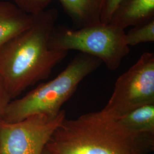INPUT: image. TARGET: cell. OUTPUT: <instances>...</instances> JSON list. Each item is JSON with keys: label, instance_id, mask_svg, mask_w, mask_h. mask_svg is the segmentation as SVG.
Instances as JSON below:
<instances>
[{"label": "cell", "instance_id": "obj_6", "mask_svg": "<svg viewBox=\"0 0 154 154\" xmlns=\"http://www.w3.org/2000/svg\"><path fill=\"white\" fill-rule=\"evenodd\" d=\"M66 118L36 114L15 122L0 119V154H42L55 129Z\"/></svg>", "mask_w": 154, "mask_h": 154}, {"label": "cell", "instance_id": "obj_3", "mask_svg": "<svg viewBox=\"0 0 154 154\" xmlns=\"http://www.w3.org/2000/svg\"><path fill=\"white\" fill-rule=\"evenodd\" d=\"M102 63L97 58L79 53L54 79L39 85L21 98L11 100L2 119L15 122L36 114L57 116L79 83Z\"/></svg>", "mask_w": 154, "mask_h": 154}, {"label": "cell", "instance_id": "obj_15", "mask_svg": "<svg viewBox=\"0 0 154 154\" xmlns=\"http://www.w3.org/2000/svg\"><path fill=\"white\" fill-rule=\"evenodd\" d=\"M42 154H51L50 152L47 149H45L44 150V151H43V153Z\"/></svg>", "mask_w": 154, "mask_h": 154}, {"label": "cell", "instance_id": "obj_7", "mask_svg": "<svg viewBox=\"0 0 154 154\" xmlns=\"http://www.w3.org/2000/svg\"><path fill=\"white\" fill-rule=\"evenodd\" d=\"M154 18V0H121L109 23L123 30Z\"/></svg>", "mask_w": 154, "mask_h": 154}, {"label": "cell", "instance_id": "obj_9", "mask_svg": "<svg viewBox=\"0 0 154 154\" xmlns=\"http://www.w3.org/2000/svg\"><path fill=\"white\" fill-rule=\"evenodd\" d=\"M74 24L81 28L100 22L107 0H57Z\"/></svg>", "mask_w": 154, "mask_h": 154}, {"label": "cell", "instance_id": "obj_12", "mask_svg": "<svg viewBox=\"0 0 154 154\" xmlns=\"http://www.w3.org/2000/svg\"><path fill=\"white\" fill-rule=\"evenodd\" d=\"M52 0H10L28 14L36 15L47 9Z\"/></svg>", "mask_w": 154, "mask_h": 154}, {"label": "cell", "instance_id": "obj_13", "mask_svg": "<svg viewBox=\"0 0 154 154\" xmlns=\"http://www.w3.org/2000/svg\"><path fill=\"white\" fill-rule=\"evenodd\" d=\"M121 0H107L100 14V21L104 23H109L113 12Z\"/></svg>", "mask_w": 154, "mask_h": 154}, {"label": "cell", "instance_id": "obj_1", "mask_svg": "<svg viewBox=\"0 0 154 154\" xmlns=\"http://www.w3.org/2000/svg\"><path fill=\"white\" fill-rule=\"evenodd\" d=\"M58 11L46 9L35 15L32 25L0 49V78L11 99L48 78L68 51L51 49L49 39Z\"/></svg>", "mask_w": 154, "mask_h": 154}, {"label": "cell", "instance_id": "obj_8", "mask_svg": "<svg viewBox=\"0 0 154 154\" xmlns=\"http://www.w3.org/2000/svg\"><path fill=\"white\" fill-rule=\"evenodd\" d=\"M35 15L23 11L10 1H0V49L11 39L30 27Z\"/></svg>", "mask_w": 154, "mask_h": 154}, {"label": "cell", "instance_id": "obj_10", "mask_svg": "<svg viewBox=\"0 0 154 154\" xmlns=\"http://www.w3.org/2000/svg\"><path fill=\"white\" fill-rule=\"evenodd\" d=\"M116 119L127 129L154 135V104L140 106Z\"/></svg>", "mask_w": 154, "mask_h": 154}, {"label": "cell", "instance_id": "obj_14", "mask_svg": "<svg viewBox=\"0 0 154 154\" xmlns=\"http://www.w3.org/2000/svg\"><path fill=\"white\" fill-rule=\"evenodd\" d=\"M11 100L4 83L0 78V119H3L6 109Z\"/></svg>", "mask_w": 154, "mask_h": 154}, {"label": "cell", "instance_id": "obj_5", "mask_svg": "<svg viewBox=\"0 0 154 154\" xmlns=\"http://www.w3.org/2000/svg\"><path fill=\"white\" fill-rule=\"evenodd\" d=\"M149 104H154V54L145 52L118 78L110 99L102 111L118 119Z\"/></svg>", "mask_w": 154, "mask_h": 154}, {"label": "cell", "instance_id": "obj_4", "mask_svg": "<svg viewBox=\"0 0 154 154\" xmlns=\"http://www.w3.org/2000/svg\"><path fill=\"white\" fill-rule=\"evenodd\" d=\"M49 46L52 49L68 52L74 50L93 56L110 70H116L130 52L125 30L102 22L78 29L55 25Z\"/></svg>", "mask_w": 154, "mask_h": 154}, {"label": "cell", "instance_id": "obj_11", "mask_svg": "<svg viewBox=\"0 0 154 154\" xmlns=\"http://www.w3.org/2000/svg\"><path fill=\"white\" fill-rule=\"evenodd\" d=\"M154 41V18L134 26L125 33V42L130 46Z\"/></svg>", "mask_w": 154, "mask_h": 154}, {"label": "cell", "instance_id": "obj_2", "mask_svg": "<svg viewBox=\"0 0 154 154\" xmlns=\"http://www.w3.org/2000/svg\"><path fill=\"white\" fill-rule=\"evenodd\" d=\"M45 148L51 154H150L154 135L127 129L100 110L65 118Z\"/></svg>", "mask_w": 154, "mask_h": 154}]
</instances>
